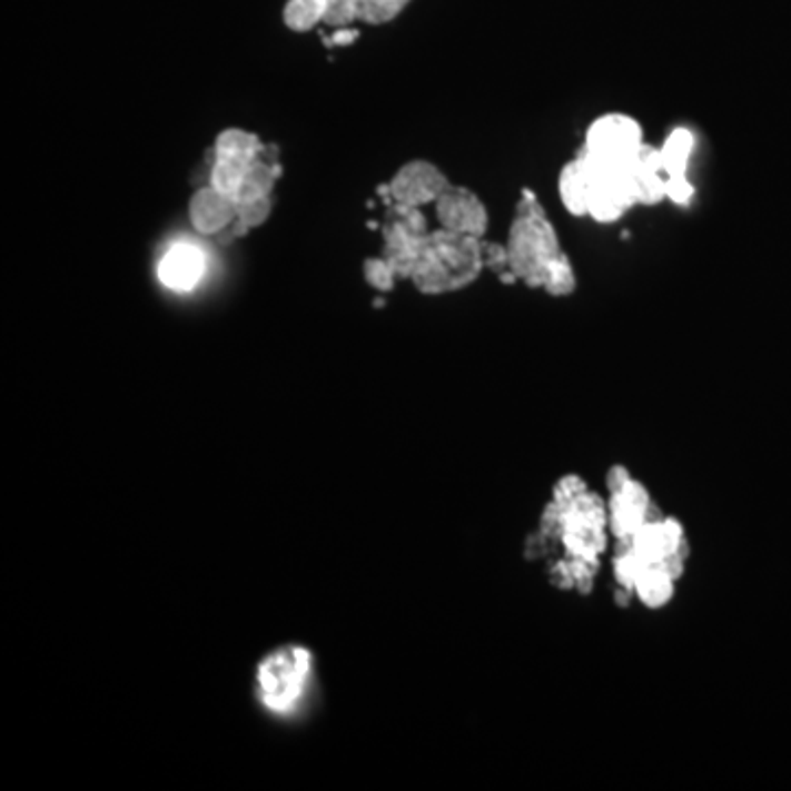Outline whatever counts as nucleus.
<instances>
[{"label":"nucleus","mask_w":791,"mask_h":791,"mask_svg":"<svg viewBox=\"0 0 791 791\" xmlns=\"http://www.w3.org/2000/svg\"><path fill=\"white\" fill-rule=\"evenodd\" d=\"M610 536L607 502L599 493L590 491L583 477L565 475L552 488V497L538 520V532L527 538L536 543V550L527 556L545 554L558 545L565 558L601 565Z\"/></svg>","instance_id":"1"},{"label":"nucleus","mask_w":791,"mask_h":791,"mask_svg":"<svg viewBox=\"0 0 791 791\" xmlns=\"http://www.w3.org/2000/svg\"><path fill=\"white\" fill-rule=\"evenodd\" d=\"M508 277L527 288L552 297H567L576 290V273L561 247L558 234L541 200L524 189L515 209L508 243Z\"/></svg>","instance_id":"2"},{"label":"nucleus","mask_w":791,"mask_h":791,"mask_svg":"<svg viewBox=\"0 0 791 791\" xmlns=\"http://www.w3.org/2000/svg\"><path fill=\"white\" fill-rule=\"evenodd\" d=\"M484 268V238L439 227L425 238L409 281L423 295H446L471 286Z\"/></svg>","instance_id":"3"},{"label":"nucleus","mask_w":791,"mask_h":791,"mask_svg":"<svg viewBox=\"0 0 791 791\" xmlns=\"http://www.w3.org/2000/svg\"><path fill=\"white\" fill-rule=\"evenodd\" d=\"M587 189V218L599 225H612L631 207L640 205L633 161H605L581 150Z\"/></svg>","instance_id":"4"},{"label":"nucleus","mask_w":791,"mask_h":791,"mask_svg":"<svg viewBox=\"0 0 791 791\" xmlns=\"http://www.w3.org/2000/svg\"><path fill=\"white\" fill-rule=\"evenodd\" d=\"M313 655L304 646H284L266 655L258 666V698L275 714L290 712L304 698Z\"/></svg>","instance_id":"5"},{"label":"nucleus","mask_w":791,"mask_h":791,"mask_svg":"<svg viewBox=\"0 0 791 791\" xmlns=\"http://www.w3.org/2000/svg\"><path fill=\"white\" fill-rule=\"evenodd\" d=\"M263 141L247 130L229 128L218 135L211 150L209 185L238 202V194L266 155Z\"/></svg>","instance_id":"6"},{"label":"nucleus","mask_w":791,"mask_h":791,"mask_svg":"<svg viewBox=\"0 0 791 791\" xmlns=\"http://www.w3.org/2000/svg\"><path fill=\"white\" fill-rule=\"evenodd\" d=\"M607 511L610 532L617 543H626L640 527L655 517L651 493L620 464L612 466L607 473Z\"/></svg>","instance_id":"7"},{"label":"nucleus","mask_w":791,"mask_h":791,"mask_svg":"<svg viewBox=\"0 0 791 791\" xmlns=\"http://www.w3.org/2000/svg\"><path fill=\"white\" fill-rule=\"evenodd\" d=\"M427 236L429 225L421 209L389 205L383 225V258L394 268L398 279H409Z\"/></svg>","instance_id":"8"},{"label":"nucleus","mask_w":791,"mask_h":791,"mask_svg":"<svg viewBox=\"0 0 791 791\" xmlns=\"http://www.w3.org/2000/svg\"><path fill=\"white\" fill-rule=\"evenodd\" d=\"M644 563L669 565L680 576L689 558V538L684 526L673 517H653L640 527L626 543Z\"/></svg>","instance_id":"9"},{"label":"nucleus","mask_w":791,"mask_h":791,"mask_svg":"<svg viewBox=\"0 0 791 791\" xmlns=\"http://www.w3.org/2000/svg\"><path fill=\"white\" fill-rule=\"evenodd\" d=\"M644 144L642 126L633 117L607 112L587 126L583 152L605 161H633Z\"/></svg>","instance_id":"10"},{"label":"nucleus","mask_w":791,"mask_h":791,"mask_svg":"<svg viewBox=\"0 0 791 791\" xmlns=\"http://www.w3.org/2000/svg\"><path fill=\"white\" fill-rule=\"evenodd\" d=\"M448 185V178L438 166L429 161H409L394 175L387 187H383V194L389 205L423 209L425 205L436 202Z\"/></svg>","instance_id":"11"},{"label":"nucleus","mask_w":791,"mask_h":791,"mask_svg":"<svg viewBox=\"0 0 791 791\" xmlns=\"http://www.w3.org/2000/svg\"><path fill=\"white\" fill-rule=\"evenodd\" d=\"M436 205L439 227L453 234L484 238L488 231V211L479 196L466 187L448 185Z\"/></svg>","instance_id":"12"},{"label":"nucleus","mask_w":791,"mask_h":791,"mask_svg":"<svg viewBox=\"0 0 791 791\" xmlns=\"http://www.w3.org/2000/svg\"><path fill=\"white\" fill-rule=\"evenodd\" d=\"M660 150L666 175V200L678 207H689L695 196V185L689 178V164L695 150V135L689 128H675L664 139Z\"/></svg>","instance_id":"13"},{"label":"nucleus","mask_w":791,"mask_h":791,"mask_svg":"<svg viewBox=\"0 0 791 791\" xmlns=\"http://www.w3.org/2000/svg\"><path fill=\"white\" fill-rule=\"evenodd\" d=\"M238 218V202L214 185L200 187L189 200V223L202 236L225 234Z\"/></svg>","instance_id":"14"},{"label":"nucleus","mask_w":791,"mask_h":791,"mask_svg":"<svg viewBox=\"0 0 791 791\" xmlns=\"http://www.w3.org/2000/svg\"><path fill=\"white\" fill-rule=\"evenodd\" d=\"M412 0H330L324 24L344 29L352 22L385 24L398 18Z\"/></svg>","instance_id":"15"},{"label":"nucleus","mask_w":791,"mask_h":791,"mask_svg":"<svg viewBox=\"0 0 791 791\" xmlns=\"http://www.w3.org/2000/svg\"><path fill=\"white\" fill-rule=\"evenodd\" d=\"M205 275V256L194 245H175L159 263V279L176 293L198 286Z\"/></svg>","instance_id":"16"},{"label":"nucleus","mask_w":791,"mask_h":791,"mask_svg":"<svg viewBox=\"0 0 791 791\" xmlns=\"http://www.w3.org/2000/svg\"><path fill=\"white\" fill-rule=\"evenodd\" d=\"M637 561H640V572L633 585V599H637L646 610L666 607L675 599V587L682 576L669 565L644 563L640 556Z\"/></svg>","instance_id":"17"},{"label":"nucleus","mask_w":791,"mask_h":791,"mask_svg":"<svg viewBox=\"0 0 791 791\" xmlns=\"http://www.w3.org/2000/svg\"><path fill=\"white\" fill-rule=\"evenodd\" d=\"M640 205L653 207L666 200V175L662 166V150L657 146L644 144L633 164Z\"/></svg>","instance_id":"18"},{"label":"nucleus","mask_w":791,"mask_h":791,"mask_svg":"<svg viewBox=\"0 0 791 791\" xmlns=\"http://www.w3.org/2000/svg\"><path fill=\"white\" fill-rule=\"evenodd\" d=\"M558 198L570 216L587 218V189L581 157L563 166L558 175Z\"/></svg>","instance_id":"19"},{"label":"nucleus","mask_w":791,"mask_h":791,"mask_svg":"<svg viewBox=\"0 0 791 791\" xmlns=\"http://www.w3.org/2000/svg\"><path fill=\"white\" fill-rule=\"evenodd\" d=\"M330 0H288L284 7V24L295 33H306L324 22Z\"/></svg>","instance_id":"20"},{"label":"nucleus","mask_w":791,"mask_h":791,"mask_svg":"<svg viewBox=\"0 0 791 791\" xmlns=\"http://www.w3.org/2000/svg\"><path fill=\"white\" fill-rule=\"evenodd\" d=\"M363 275H365V279H367V284H369L372 288L383 290V293L392 290V288L396 286V281H398L394 268L389 266V263H387L383 256H380V258L365 260V264H363Z\"/></svg>","instance_id":"21"}]
</instances>
